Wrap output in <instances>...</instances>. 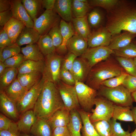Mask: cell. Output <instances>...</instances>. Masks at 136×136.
Listing matches in <instances>:
<instances>
[{
	"mask_svg": "<svg viewBox=\"0 0 136 136\" xmlns=\"http://www.w3.org/2000/svg\"><path fill=\"white\" fill-rule=\"evenodd\" d=\"M90 7L88 2L85 3L80 0H72V8L73 18H82L87 16Z\"/></svg>",
	"mask_w": 136,
	"mask_h": 136,
	"instance_id": "obj_35",
	"label": "cell"
},
{
	"mask_svg": "<svg viewBox=\"0 0 136 136\" xmlns=\"http://www.w3.org/2000/svg\"><path fill=\"white\" fill-rule=\"evenodd\" d=\"M106 27L112 36L124 30L136 34V2L131 0H119L107 11Z\"/></svg>",
	"mask_w": 136,
	"mask_h": 136,
	"instance_id": "obj_1",
	"label": "cell"
},
{
	"mask_svg": "<svg viewBox=\"0 0 136 136\" xmlns=\"http://www.w3.org/2000/svg\"><path fill=\"white\" fill-rule=\"evenodd\" d=\"M114 51L107 46H99L88 48L81 57L92 68L97 63L105 60L114 54Z\"/></svg>",
	"mask_w": 136,
	"mask_h": 136,
	"instance_id": "obj_10",
	"label": "cell"
},
{
	"mask_svg": "<svg viewBox=\"0 0 136 136\" xmlns=\"http://www.w3.org/2000/svg\"><path fill=\"white\" fill-rule=\"evenodd\" d=\"M0 109L2 113L8 118L14 120L18 119L19 113L16 103L8 97L3 91L0 92Z\"/></svg>",
	"mask_w": 136,
	"mask_h": 136,
	"instance_id": "obj_14",
	"label": "cell"
},
{
	"mask_svg": "<svg viewBox=\"0 0 136 136\" xmlns=\"http://www.w3.org/2000/svg\"><path fill=\"white\" fill-rule=\"evenodd\" d=\"M6 67L4 62L0 61V75L4 72Z\"/></svg>",
	"mask_w": 136,
	"mask_h": 136,
	"instance_id": "obj_58",
	"label": "cell"
},
{
	"mask_svg": "<svg viewBox=\"0 0 136 136\" xmlns=\"http://www.w3.org/2000/svg\"><path fill=\"white\" fill-rule=\"evenodd\" d=\"M56 86L66 109L70 111L80 109L74 86L66 84L61 81Z\"/></svg>",
	"mask_w": 136,
	"mask_h": 136,
	"instance_id": "obj_11",
	"label": "cell"
},
{
	"mask_svg": "<svg viewBox=\"0 0 136 136\" xmlns=\"http://www.w3.org/2000/svg\"><path fill=\"white\" fill-rule=\"evenodd\" d=\"M70 120L66 126L70 136H81L80 134L83 126L82 121L78 110L74 109L70 113Z\"/></svg>",
	"mask_w": 136,
	"mask_h": 136,
	"instance_id": "obj_23",
	"label": "cell"
},
{
	"mask_svg": "<svg viewBox=\"0 0 136 136\" xmlns=\"http://www.w3.org/2000/svg\"><path fill=\"white\" fill-rule=\"evenodd\" d=\"M63 57L56 52L45 56V66L42 77L56 85L60 82V74Z\"/></svg>",
	"mask_w": 136,
	"mask_h": 136,
	"instance_id": "obj_5",
	"label": "cell"
},
{
	"mask_svg": "<svg viewBox=\"0 0 136 136\" xmlns=\"http://www.w3.org/2000/svg\"><path fill=\"white\" fill-rule=\"evenodd\" d=\"M14 44L3 28L0 32V48L10 46Z\"/></svg>",
	"mask_w": 136,
	"mask_h": 136,
	"instance_id": "obj_51",
	"label": "cell"
},
{
	"mask_svg": "<svg viewBox=\"0 0 136 136\" xmlns=\"http://www.w3.org/2000/svg\"><path fill=\"white\" fill-rule=\"evenodd\" d=\"M87 19L90 27L94 28H97L100 26L103 16L98 9H94L88 14Z\"/></svg>",
	"mask_w": 136,
	"mask_h": 136,
	"instance_id": "obj_40",
	"label": "cell"
},
{
	"mask_svg": "<svg viewBox=\"0 0 136 136\" xmlns=\"http://www.w3.org/2000/svg\"><path fill=\"white\" fill-rule=\"evenodd\" d=\"M41 35L34 28L25 26L18 37L16 43L19 46L37 43Z\"/></svg>",
	"mask_w": 136,
	"mask_h": 136,
	"instance_id": "obj_19",
	"label": "cell"
},
{
	"mask_svg": "<svg viewBox=\"0 0 136 136\" xmlns=\"http://www.w3.org/2000/svg\"><path fill=\"white\" fill-rule=\"evenodd\" d=\"M0 136H21L19 131L13 130H0Z\"/></svg>",
	"mask_w": 136,
	"mask_h": 136,
	"instance_id": "obj_56",
	"label": "cell"
},
{
	"mask_svg": "<svg viewBox=\"0 0 136 136\" xmlns=\"http://www.w3.org/2000/svg\"><path fill=\"white\" fill-rule=\"evenodd\" d=\"M66 47L69 52L80 57L88 48V45L86 40L75 34L68 40Z\"/></svg>",
	"mask_w": 136,
	"mask_h": 136,
	"instance_id": "obj_16",
	"label": "cell"
},
{
	"mask_svg": "<svg viewBox=\"0 0 136 136\" xmlns=\"http://www.w3.org/2000/svg\"><path fill=\"white\" fill-rule=\"evenodd\" d=\"M21 136H34L33 135H29L27 134L23 133L21 134Z\"/></svg>",
	"mask_w": 136,
	"mask_h": 136,
	"instance_id": "obj_61",
	"label": "cell"
},
{
	"mask_svg": "<svg viewBox=\"0 0 136 136\" xmlns=\"http://www.w3.org/2000/svg\"><path fill=\"white\" fill-rule=\"evenodd\" d=\"M11 4V10L13 17L22 22L25 26L33 28L34 23L33 21L28 14L23 5L21 0H10Z\"/></svg>",
	"mask_w": 136,
	"mask_h": 136,
	"instance_id": "obj_13",
	"label": "cell"
},
{
	"mask_svg": "<svg viewBox=\"0 0 136 136\" xmlns=\"http://www.w3.org/2000/svg\"><path fill=\"white\" fill-rule=\"evenodd\" d=\"M70 113L65 107L57 111L47 120L52 130L57 127L66 126L70 121Z\"/></svg>",
	"mask_w": 136,
	"mask_h": 136,
	"instance_id": "obj_18",
	"label": "cell"
},
{
	"mask_svg": "<svg viewBox=\"0 0 136 136\" xmlns=\"http://www.w3.org/2000/svg\"><path fill=\"white\" fill-rule=\"evenodd\" d=\"M92 123L100 136H110L111 126L108 121L102 120Z\"/></svg>",
	"mask_w": 136,
	"mask_h": 136,
	"instance_id": "obj_42",
	"label": "cell"
},
{
	"mask_svg": "<svg viewBox=\"0 0 136 136\" xmlns=\"http://www.w3.org/2000/svg\"><path fill=\"white\" fill-rule=\"evenodd\" d=\"M60 18L54 10H46L39 17L33 20L34 28L41 36L44 35L59 23Z\"/></svg>",
	"mask_w": 136,
	"mask_h": 136,
	"instance_id": "obj_9",
	"label": "cell"
},
{
	"mask_svg": "<svg viewBox=\"0 0 136 136\" xmlns=\"http://www.w3.org/2000/svg\"><path fill=\"white\" fill-rule=\"evenodd\" d=\"M115 58L128 74L136 76V66L133 58L118 56Z\"/></svg>",
	"mask_w": 136,
	"mask_h": 136,
	"instance_id": "obj_37",
	"label": "cell"
},
{
	"mask_svg": "<svg viewBox=\"0 0 136 136\" xmlns=\"http://www.w3.org/2000/svg\"><path fill=\"white\" fill-rule=\"evenodd\" d=\"M134 43L136 45V42H135Z\"/></svg>",
	"mask_w": 136,
	"mask_h": 136,
	"instance_id": "obj_63",
	"label": "cell"
},
{
	"mask_svg": "<svg viewBox=\"0 0 136 136\" xmlns=\"http://www.w3.org/2000/svg\"><path fill=\"white\" fill-rule=\"evenodd\" d=\"M13 17V14L11 10L0 12V25L4 27Z\"/></svg>",
	"mask_w": 136,
	"mask_h": 136,
	"instance_id": "obj_52",
	"label": "cell"
},
{
	"mask_svg": "<svg viewBox=\"0 0 136 136\" xmlns=\"http://www.w3.org/2000/svg\"><path fill=\"white\" fill-rule=\"evenodd\" d=\"M45 66V60L36 61L26 60L17 68L18 74L34 72H39L42 74Z\"/></svg>",
	"mask_w": 136,
	"mask_h": 136,
	"instance_id": "obj_27",
	"label": "cell"
},
{
	"mask_svg": "<svg viewBox=\"0 0 136 136\" xmlns=\"http://www.w3.org/2000/svg\"><path fill=\"white\" fill-rule=\"evenodd\" d=\"M18 74L17 69L6 67L0 75V91H4L6 88L17 78Z\"/></svg>",
	"mask_w": 136,
	"mask_h": 136,
	"instance_id": "obj_32",
	"label": "cell"
},
{
	"mask_svg": "<svg viewBox=\"0 0 136 136\" xmlns=\"http://www.w3.org/2000/svg\"><path fill=\"white\" fill-rule=\"evenodd\" d=\"M112 37L106 27L101 26L91 32L87 40L88 47H108L111 43Z\"/></svg>",
	"mask_w": 136,
	"mask_h": 136,
	"instance_id": "obj_12",
	"label": "cell"
},
{
	"mask_svg": "<svg viewBox=\"0 0 136 136\" xmlns=\"http://www.w3.org/2000/svg\"><path fill=\"white\" fill-rule=\"evenodd\" d=\"M77 57H78L75 54L69 52L65 57H63L61 67L71 72L74 61Z\"/></svg>",
	"mask_w": 136,
	"mask_h": 136,
	"instance_id": "obj_48",
	"label": "cell"
},
{
	"mask_svg": "<svg viewBox=\"0 0 136 136\" xmlns=\"http://www.w3.org/2000/svg\"><path fill=\"white\" fill-rule=\"evenodd\" d=\"M26 60L23 55L20 53L7 59L4 63L7 67L17 69Z\"/></svg>",
	"mask_w": 136,
	"mask_h": 136,
	"instance_id": "obj_46",
	"label": "cell"
},
{
	"mask_svg": "<svg viewBox=\"0 0 136 136\" xmlns=\"http://www.w3.org/2000/svg\"><path fill=\"white\" fill-rule=\"evenodd\" d=\"M15 123L12 121L4 115L0 114V130H8L11 128Z\"/></svg>",
	"mask_w": 136,
	"mask_h": 136,
	"instance_id": "obj_50",
	"label": "cell"
},
{
	"mask_svg": "<svg viewBox=\"0 0 136 136\" xmlns=\"http://www.w3.org/2000/svg\"><path fill=\"white\" fill-rule=\"evenodd\" d=\"M11 8L10 0H0V12L11 10Z\"/></svg>",
	"mask_w": 136,
	"mask_h": 136,
	"instance_id": "obj_54",
	"label": "cell"
},
{
	"mask_svg": "<svg viewBox=\"0 0 136 136\" xmlns=\"http://www.w3.org/2000/svg\"><path fill=\"white\" fill-rule=\"evenodd\" d=\"M118 0H91L88 3L91 6L102 7L108 11L113 8L118 3Z\"/></svg>",
	"mask_w": 136,
	"mask_h": 136,
	"instance_id": "obj_45",
	"label": "cell"
},
{
	"mask_svg": "<svg viewBox=\"0 0 136 136\" xmlns=\"http://www.w3.org/2000/svg\"><path fill=\"white\" fill-rule=\"evenodd\" d=\"M91 68L83 58L77 57L74 61L71 73L76 81L84 83Z\"/></svg>",
	"mask_w": 136,
	"mask_h": 136,
	"instance_id": "obj_15",
	"label": "cell"
},
{
	"mask_svg": "<svg viewBox=\"0 0 136 136\" xmlns=\"http://www.w3.org/2000/svg\"><path fill=\"white\" fill-rule=\"evenodd\" d=\"M131 110L132 113L133 122H134L136 126V106L133 107Z\"/></svg>",
	"mask_w": 136,
	"mask_h": 136,
	"instance_id": "obj_57",
	"label": "cell"
},
{
	"mask_svg": "<svg viewBox=\"0 0 136 136\" xmlns=\"http://www.w3.org/2000/svg\"><path fill=\"white\" fill-rule=\"evenodd\" d=\"M128 74L124 72L117 76L108 79L102 82L101 86L109 88H114L122 85L123 81Z\"/></svg>",
	"mask_w": 136,
	"mask_h": 136,
	"instance_id": "obj_44",
	"label": "cell"
},
{
	"mask_svg": "<svg viewBox=\"0 0 136 136\" xmlns=\"http://www.w3.org/2000/svg\"><path fill=\"white\" fill-rule=\"evenodd\" d=\"M131 94L133 101L136 102V91L132 93Z\"/></svg>",
	"mask_w": 136,
	"mask_h": 136,
	"instance_id": "obj_59",
	"label": "cell"
},
{
	"mask_svg": "<svg viewBox=\"0 0 136 136\" xmlns=\"http://www.w3.org/2000/svg\"><path fill=\"white\" fill-rule=\"evenodd\" d=\"M25 26L21 21L13 17L3 27L13 44L22 29Z\"/></svg>",
	"mask_w": 136,
	"mask_h": 136,
	"instance_id": "obj_24",
	"label": "cell"
},
{
	"mask_svg": "<svg viewBox=\"0 0 136 136\" xmlns=\"http://www.w3.org/2000/svg\"><path fill=\"white\" fill-rule=\"evenodd\" d=\"M37 119L33 111L30 110L24 112L16 123L18 130L25 133L30 132Z\"/></svg>",
	"mask_w": 136,
	"mask_h": 136,
	"instance_id": "obj_21",
	"label": "cell"
},
{
	"mask_svg": "<svg viewBox=\"0 0 136 136\" xmlns=\"http://www.w3.org/2000/svg\"><path fill=\"white\" fill-rule=\"evenodd\" d=\"M22 3L32 19L37 18L42 7V0H22Z\"/></svg>",
	"mask_w": 136,
	"mask_h": 136,
	"instance_id": "obj_36",
	"label": "cell"
},
{
	"mask_svg": "<svg viewBox=\"0 0 136 136\" xmlns=\"http://www.w3.org/2000/svg\"><path fill=\"white\" fill-rule=\"evenodd\" d=\"M136 37V34L125 31L112 38L111 43L108 47L114 50L121 48L131 43Z\"/></svg>",
	"mask_w": 136,
	"mask_h": 136,
	"instance_id": "obj_25",
	"label": "cell"
},
{
	"mask_svg": "<svg viewBox=\"0 0 136 136\" xmlns=\"http://www.w3.org/2000/svg\"><path fill=\"white\" fill-rule=\"evenodd\" d=\"M79 104L81 109L91 112L94 105L97 91L83 82L76 81L74 86Z\"/></svg>",
	"mask_w": 136,
	"mask_h": 136,
	"instance_id": "obj_7",
	"label": "cell"
},
{
	"mask_svg": "<svg viewBox=\"0 0 136 136\" xmlns=\"http://www.w3.org/2000/svg\"><path fill=\"white\" fill-rule=\"evenodd\" d=\"M95 109H92L90 119L92 123L100 120L109 122L112 118L114 104L107 98L97 95L95 98Z\"/></svg>",
	"mask_w": 136,
	"mask_h": 136,
	"instance_id": "obj_6",
	"label": "cell"
},
{
	"mask_svg": "<svg viewBox=\"0 0 136 136\" xmlns=\"http://www.w3.org/2000/svg\"><path fill=\"white\" fill-rule=\"evenodd\" d=\"M130 136H136V128L131 133Z\"/></svg>",
	"mask_w": 136,
	"mask_h": 136,
	"instance_id": "obj_60",
	"label": "cell"
},
{
	"mask_svg": "<svg viewBox=\"0 0 136 136\" xmlns=\"http://www.w3.org/2000/svg\"><path fill=\"white\" fill-rule=\"evenodd\" d=\"M72 0H55L54 10L62 19L70 22L73 18Z\"/></svg>",
	"mask_w": 136,
	"mask_h": 136,
	"instance_id": "obj_20",
	"label": "cell"
},
{
	"mask_svg": "<svg viewBox=\"0 0 136 136\" xmlns=\"http://www.w3.org/2000/svg\"><path fill=\"white\" fill-rule=\"evenodd\" d=\"M133 59L135 63V64L136 66V57L134 58H133Z\"/></svg>",
	"mask_w": 136,
	"mask_h": 136,
	"instance_id": "obj_62",
	"label": "cell"
},
{
	"mask_svg": "<svg viewBox=\"0 0 136 136\" xmlns=\"http://www.w3.org/2000/svg\"><path fill=\"white\" fill-rule=\"evenodd\" d=\"M64 107L57 86L45 80L34 107L37 118L48 120L58 110Z\"/></svg>",
	"mask_w": 136,
	"mask_h": 136,
	"instance_id": "obj_2",
	"label": "cell"
},
{
	"mask_svg": "<svg viewBox=\"0 0 136 136\" xmlns=\"http://www.w3.org/2000/svg\"><path fill=\"white\" fill-rule=\"evenodd\" d=\"M122 85L131 93L136 91V76L128 74Z\"/></svg>",
	"mask_w": 136,
	"mask_h": 136,
	"instance_id": "obj_49",
	"label": "cell"
},
{
	"mask_svg": "<svg viewBox=\"0 0 136 136\" xmlns=\"http://www.w3.org/2000/svg\"><path fill=\"white\" fill-rule=\"evenodd\" d=\"M114 51L116 56L131 58L136 57V45L133 42L125 47Z\"/></svg>",
	"mask_w": 136,
	"mask_h": 136,
	"instance_id": "obj_39",
	"label": "cell"
},
{
	"mask_svg": "<svg viewBox=\"0 0 136 136\" xmlns=\"http://www.w3.org/2000/svg\"><path fill=\"white\" fill-rule=\"evenodd\" d=\"M42 74L34 72L18 74L17 78L21 85L27 90L31 88L42 78Z\"/></svg>",
	"mask_w": 136,
	"mask_h": 136,
	"instance_id": "obj_30",
	"label": "cell"
},
{
	"mask_svg": "<svg viewBox=\"0 0 136 136\" xmlns=\"http://www.w3.org/2000/svg\"><path fill=\"white\" fill-rule=\"evenodd\" d=\"M77 110L82 121L81 130L82 136H100L90 120V117L91 113L85 111L82 109Z\"/></svg>",
	"mask_w": 136,
	"mask_h": 136,
	"instance_id": "obj_28",
	"label": "cell"
},
{
	"mask_svg": "<svg viewBox=\"0 0 136 136\" xmlns=\"http://www.w3.org/2000/svg\"><path fill=\"white\" fill-rule=\"evenodd\" d=\"M109 122L111 126L109 136H130L129 131L124 130L121 123L117 122L116 120L112 118Z\"/></svg>",
	"mask_w": 136,
	"mask_h": 136,
	"instance_id": "obj_41",
	"label": "cell"
},
{
	"mask_svg": "<svg viewBox=\"0 0 136 136\" xmlns=\"http://www.w3.org/2000/svg\"><path fill=\"white\" fill-rule=\"evenodd\" d=\"M109 57L92 67L85 81V84L97 91L102 82L126 72L117 60Z\"/></svg>",
	"mask_w": 136,
	"mask_h": 136,
	"instance_id": "obj_3",
	"label": "cell"
},
{
	"mask_svg": "<svg viewBox=\"0 0 136 136\" xmlns=\"http://www.w3.org/2000/svg\"><path fill=\"white\" fill-rule=\"evenodd\" d=\"M131 108L129 107H125L114 105V108L112 118L116 120L127 122H133Z\"/></svg>",
	"mask_w": 136,
	"mask_h": 136,
	"instance_id": "obj_33",
	"label": "cell"
},
{
	"mask_svg": "<svg viewBox=\"0 0 136 136\" xmlns=\"http://www.w3.org/2000/svg\"><path fill=\"white\" fill-rule=\"evenodd\" d=\"M62 42L60 46L56 50L55 52L61 55L67 51L66 45L68 40L75 34L71 22H69L61 19L59 22Z\"/></svg>",
	"mask_w": 136,
	"mask_h": 136,
	"instance_id": "obj_17",
	"label": "cell"
},
{
	"mask_svg": "<svg viewBox=\"0 0 136 136\" xmlns=\"http://www.w3.org/2000/svg\"><path fill=\"white\" fill-rule=\"evenodd\" d=\"M52 131L47 120L37 118L30 132L34 136H52Z\"/></svg>",
	"mask_w": 136,
	"mask_h": 136,
	"instance_id": "obj_29",
	"label": "cell"
},
{
	"mask_svg": "<svg viewBox=\"0 0 136 136\" xmlns=\"http://www.w3.org/2000/svg\"><path fill=\"white\" fill-rule=\"evenodd\" d=\"M48 34L52 40L56 50L58 49L61 45L62 42L59 23L51 28Z\"/></svg>",
	"mask_w": 136,
	"mask_h": 136,
	"instance_id": "obj_43",
	"label": "cell"
},
{
	"mask_svg": "<svg viewBox=\"0 0 136 136\" xmlns=\"http://www.w3.org/2000/svg\"><path fill=\"white\" fill-rule=\"evenodd\" d=\"M27 91L21 85L17 78L3 92L8 97L16 104Z\"/></svg>",
	"mask_w": 136,
	"mask_h": 136,
	"instance_id": "obj_22",
	"label": "cell"
},
{
	"mask_svg": "<svg viewBox=\"0 0 136 136\" xmlns=\"http://www.w3.org/2000/svg\"><path fill=\"white\" fill-rule=\"evenodd\" d=\"M37 43L41 52L44 56L55 52L56 48L48 33L41 36Z\"/></svg>",
	"mask_w": 136,
	"mask_h": 136,
	"instance_id": "obj_34",
	"label": "cell"
},
{
	"mask_svg": "<svg viewBox=\"0 0 136 136\" xmlns=\"http://www.w3.org/2000/svg\"><path fill=\"white\" fill-rule=\"evenodd\" d=\"M60 77V80L64 83L69 85L74 86L76 81L70 71L61 67Z\"/></svg>",
	"mask_w": 136,
	"mask_h": 136,
	"instance_id": "obj_47",
	"label": "cell"
},
{
	"mask_svg": "<svg viewBox=\"0 0 136 136\" xmlns=\"http://www.w3.org/2000/svg\"><path fill=\"white\" fill-rule=\"evenodd\" d=\"M75 32L87 41L91 32L87 16L82 18H73L71 21Z\"/></svg>",
	"mask_w": 136,
	"mask_h": 136,
	"instance_id": "obj_26",
	"label": "cell"
},
{
	"mask_svg": "<svg viewBox=\"0 0 136 136\" xmlns=\"http://www.w3.org/2000/svg\"><path fill=\"white\" fill-rule=\"evenodd\" d=\"M55 0H42V8L46 10H54Z\"/></svg>",
	"mask_w": 136,
	"mask_h": 136,
	"instance_id": "obj_55",
	"label": "cell"
},
{
	"mask_svg": "<svg viewBox=\"0 0 136 136\" xmlns=\"http://www.w3.org/2000/svg\"><path fill=\"white\" fill-rule=\"evenodd\" d=\"M21 48L16 43L0 48V61L4 62L7 59L20 53Z\"/></svg>",
	"mask_w": 136,
	"mask_h": 136,
	"instance_id": "obj_38",
	"label": "cell"
},
{
	"mask_svg": "<svg viewBox=\"0 0 136 136\" xmlns=\"http://www.w3.org/2000/svg\"><path fill=\"white\" fill-rule=\"evenodd\" d=\"M45 81L42 77L31 88L28 90L20 100L16 103L19 113H23L34 107Z\"/></svg>",
	"mask_w": 136,
	"mask_h": 136,
	"instance_id": "obj_8",
	"label": "cell"
},
{
	"mask_svg": "<svg viewBox=\"0 0 136 136\" xmlns=\"http://www.w3.org/2000/svg\"><path fill=\"white\" fill-rule=\"evenodd\" d=\"M97 95L103 97L115 105L133 107V100L130 93L122 85L114 88L101 86L97 91Z\"/></svg>",
	"mask_w": 136,
	"mask_h": 136,
	"instance_id": "obj_4",
	"label": "cell"
},
{
	"mask_svg": "<svg viewBox=\"0 0 136 136\" xmlns=\"http://www.w3.org/2000/svg\"><path fill=\"white\" fill-rule=\"evenodd\" d=\"M21 51L26 60L38 61L45 60L37 43L27 45L21 48Z\"/></svg>",
	"mask_w": 136,
	"mask_h": 136,
	"instance_id": "obj_31",
	"label": "cell"
},
{
	"mask_svg": "<svg viewBox=\"0 0 136 136\" xmlns=\"http://www.w3.org/2000/svg\"><path fill=\"white\" fill-rule=\"evenodd\" d=\"M52 136H70L69 131L66 126L58 127L54 129Z\"/></svg>",
	"mask_w": 136,
	"mask_h": 136,
	"instance_id": "obj_53",
	"label": "cell"
}]
</instances>
